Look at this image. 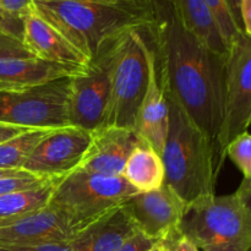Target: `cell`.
<instances>
[{"mask_svg": "<svg viewBox=\"0 0 251 251\" xmlns=\"http://www.w3.org/2000/svg\"><path fill=\"white\" fill-rule=\"evenodd\" d=\"M90 139V131L73 125L53 129L32 151L22 169L48 178H64L77 168Z\"/></svg>", "mask_w": 251, "mask_h": 251, "instance_id": "30bf717a", "label": "cell"}, {"mask_svg": "<svg viewBox=\"0 0 251 251\" xmlns=\"http://www.w3.org/2000/svg\"><path fill=\"white\" fill-rule=\"evenodd\" d=\"M28 127L24 126H16V125L6 124V123H0V144L7 141V140L16 137L19 135L24 134V132L29 131Z\"/></svg>", "mask_w": 251, "mask_h": 251, "instance_id": "1f68e13d", "label": "cell"}, {"mask_svg": "<svg viewBox=\"0 0 251 251\" xmlns=\"http://www.w3.org/2000/svg\"><path fill=\"white\" fill-rule=\"evenodd\" d=\"M166 100L169 129L162 153L164 184L189 205L198 199L215 195L225 158L217 144L208 139L173 100Z\"/></svg>", "mask_w": 251, "mask_h": 251, "instance_id": "3957f363", "label": "cell"}, {"mask_svg": "<svg viewBox=\"0 0 251 251\" xmlns=\"http://www.w3.org/2000/svg\"><path fill=\"white\" fill-rule=\"evenodd\" d=\"M33 10L88 60L131 29L154 20L153 0H32Z\"/></svg>", "mask_w": 251, "mask_h": 251, "instance_id": "7a4b0ae2", "label": "cell"}, {"mask_svg": "<svg viewBox=\"0 0 251 251\" xmlns=\"http://www.w3.org/2000/svg\"><path fill=\"white\" fill-rule=\"evenodd\" d=\"M74 238L68 222L49 205L0 227V248L70 243Z\"/></svg>", "mask_w": 251, "mask_h": 251, "instance_id": "4fadbf2b", "label": "cell"}, {"mask_svg": "<svg viewBox=\"0 0 251 251\" xmlns=\"http://www.w3.org/2000/svg\"><path fill=\"white\" fill-rule=\"evenodd\" d=\"M31 53L26 49L22 41L0 32V59L31 58Z\"/></svg>", "mask_w": 251, "mask_h": 251, "instance_id": "d4e9b609", "label": "cell"}, {"mask_svg": "<svg viewBox=\"0 0 251 251\" xmlns=\"http://www.w3.org/2000/svg\"><path fill=\"white\" fill-rule=\"evenodd\" d=\"M141 140L134 130L105 125L91 131L90 144L75 171L122 176L126 159Z\"/></svg>", "mask_w": 251, "mask_h": 251, "instance_id": "7c38bea8", "label": "cell"}, {"mask_svg": "<svg viewBox=\"0 0 251 251\" xmlns=\"http://www.w3.org/2000/svg\"><path fill=\"white\" fill-rule=\"evenodd\" d=\"M251 120V37L239 32L228 46L226 56L223 117L217 137L221 154L226 158L227 145L248 131Z\"/></svg>", "mask_w": 251, "mask_h": 251, "instance_id": "9c48e42d", "label": "cell"}, {"mask_svg": "<svg viewBox=\"0 0 251 251\" xmlns=\"http://www.w3.org/2000/svg\"><path fill=\"white\" fill-rule=\"evenodd\" d=\"M0 5L21 19H25L34 11L32 0H0Z\"/></svg>", "mask_w": 251, "mask_h": 251, "instance_id": "f546056e", "label": "cell"}, {"mask_svg": "<svg viewBox=\"0 0 251 251\" xmlns=\"http://www.w3.org/2000/svg\"><path fill=\"white\" fill-rule=\"evenodd\" d=\"M70 77L25 90H0V123L28 127L68 126Z\"/></svg>", "mask_w": 251, "mask_h": 251, "instance_id": "52a82bcc", "label": "cell"}, {"mask_svg": "<svg viewBox=\"0 0 251 251\" xmlns=\"http://www.w3.org/2000/svg\"><path fill=\"white\" fill-rule=\"evenodd\" d=\"M169 129V109L157 73L153 49L150 58L149 83L135 118L134 132L162 157Z\"/></svg>", "mask_w": 251, "mask_h": 251, "instance_id": "5bb4252c", "label": "cell"}, {"mask_svg": "<svg viewBox=\"0 0 251 251\" xmlns=\"http://www.w3.org/2000/svg\"><path fill=\"white\" fill-rule=\"evenodd\" d=\"M153 240L137 230L117 251H147L153 245Z\"/></svg>", "mask_w": 251, "mask_h": 251, "instance_id": "f1b7e54d", "label": "cell"}, {"mask_svg": "<svg viewBox=\"0 0 251 251\" xmlns=\"http://www.w3.org/2000/svg\"><path fill=\"white\" fill-rule=\"evenodd\" d=\"M207 4L208 9H210L211 14H212L213 19H215L216 24H217L218 28H220L221 34H222L223 39H225L226 44L229 46L232 39L239 33V29L235 26L234 21L232 19L229 9L227 6L226 0H205Z\"/></svg>", "mask_w": 251, "mask_h": 251, "instance_id": "cb8c5ba5", "label": "cell"}, {"mask_svg": "<svg viewBox=\"0 0 251 251\" xmlns=\"http://www.w3.org/2000/svg\"><path fill=\"white\" fill-rule=\"evenodd\" d=\"M149 27L131 29L115 41L112 92L105 125L134 130L137 109L149 83L152 53Z\"/></svg>", "mask_w": 251, "mask_h": 251, "instance_id": "8992f818", "label": "cell"}, {"mask_svg": "<svg viewBox=\"0 0 251 251\" xmlns=\"http://www.w3.org/2000/svg\"><path fill=\"white\" fill-rule=\"evenodd\" d=\"M199 251H200V250H199Z\"/></svg>", "mask_w": 251, "mask_h": 251, "instance_id": "d590c367", "label": "cell"}, {"mask_svg": "<svg viewBox=\"0 0 251 251\" xmlns=\"http://www.w3.org/2000/svg\"><path fill=\"white\" fill-rule=\"evenodd\" d=\"M251 179L229 195H208L185 206L178 230L200 251H249Z\"/></svg>", "mask_w": 251, "mask_h": 251, "instance_id": "277c9868", "label": "cell"}, {"mask_svg": "<svg viewBox=\"0 0 251 251\" xmlns=\"http://www.w3.org/2000/svg\"><path fill=\"white\" fill-rule=\"evenodd\" d=\"M227 2V6L229 9L230 15H232V19L234 21L235 26L237 28L239 29L240 32H243V26H242V21H240V15H239V5H240V0H226ZM244 33V32H243Z\"/></svg>", "mask_w": 251, "mask_h": 251, "instance_id": "d6a6232c", "label": "cell"}, {"mask_svg": "<svg viewBox=\"0 0 251 251\" xmlns=\"http://www.w3.org/2000/svg\"><path fill=\"white\" fill-rule=\"evenodd\" d=\"M153 5L154 20L147 32L164 96L217 144L227 54L213 53L190 33L169 0H153Z\"/></svg>", "mask_w": 251, "mask_h": 251, "instance_id": "6da1fadb", "label": "cell"}, {"mask_svg": "<svg viewBox=\"0 0 251 251\" xmlns=\"http://www.w3.org/2000/svg\"><path fill=\"white\" fill-rule=\"evenodd\" d=\"M22 43L32 56L49 63L76 68H86L90 63L85 54L34 11L24 19Z\"/></svg>", "mask_w": 251, "mask_h": 251, "instance_id": "9a60e30c", "label": "cell"}, {"mask_svg": "<svg viewBox=\"0 0 251 251\" xmlns=\"http://www.w3.org/2000/svg\"><path fill=\"white\" fill-rule=\"evenodd\" d=\"M0 251H73V248L70 243H48V244L0 248Z\"/></svg>", "mask_w": 251, "mask_h": 251, "instance_id": "83f0119b", "label": "cell"}, {"mask_svg": "<svg viewBox=\"0 0 251 251\" xmlns=\"http://www.w3.org/2000/svg\"><path fill=\"white\" fill-rule=\"evenodd\" d=\"M85 69L49 63L34 56L0 59V90H25L73 77Z\"/></svg>", "mask_w": 251, "mask_h": 251, "instance_id": "2e32d148", "label": "cell"}, {"mask_svg": "<svg viewBox=\"0 0 251 251\" xmlns=\"http://www.w3.org/2000/svg\"><path fill=\"white\" fill-rule=\"evenodd\" d=\"M185 203L166 184L157 190L137 193L123 205L137 230L153 242L178 230Z\"/></svg>", "mask_w": 251, "mask_h": 251, "instance_id": "8fae6325", "label": "cell"}, {"mask_svg": "<svg viewBox=\"0 0 251 251\" xmlns=\"http://www.w3.org/2000/svg\"><path fill=\"white\" fill-rule=\"evenodd\" d=\"M61 178H48V176H38V174L29 173V172L19 171L17 173L12 174V176H5V178L0 179V196L6 195V194L15 193V191H22L28 190V189L37 188L43 184L49 183L51 180Z\"/></svg>", "mask_w": 251, "mask_h": 251, "instance_id": "603a6c76", "label": "cell"}, {"mask_svg": "<svg viewBox=\"0 0 251 251\" xmlns=\"http://www.w3.org/2000/svg\"><path fill=\"white\" fill-rule=\"evenodd\" d=\"M19 171H21V169H0V179L5 178V176H12V174L17 173Z\"/></svg>", "mask_w": 251, "mask_h": 251, "instance_id": "e575fe53", "label": "cell"}, {"mask_svg": "<svg viewBox=\"0 0 251 251\" xmlns=\"http://www.w3.org/2000/svg\"><path fill=\"white\" fill-rule=\"evenodd\" d=\"M0 32L22 41L24 37V19L7 11L0 5Z\"/></svg>", "mask_w": 251, "mask_h": 251, "instance_id": "484cf974", "label": "cell"}, {"mask_svg": "<svg viewBox=\"0 0 251 251\" xmlns=\"http://www.w3.org/2000/svg\"><path fill=\"white\" fill-rule=\"evenodd\" d=\"M162 242H163L166 251H199L198 248L188 238L179 233V230L174 232Z\"/></svg>", "mask_w": 251, "mask_h": 251, "instance_id": "4316f807", "label": "cell"}, {"mask_svg": "<svg viewBox=\"0 0 251 251\" xmlns=\"http://www.w3.org/2000/svg\"><path fill=\"white\" fill-rule=\"evenodd\" d=\"M239 15L243 32L248 37H251V0H240Z\"/></svg>", "mask_w": 251, "mask_h": 251, "instance_id": "4dcf8cb0", "label": "cell"}, {"mask_svg": "<svg viewBox=\"0 0 251 251\" xmlns=\"http://www.w3.org/2000/svg\"><path fill=\"white\" fill-rule=\"evenodd\" d=\"M137 232L123 206L81 230L70 242L73 251H117Z\"/></svg>", "mask_w": 251, "mask_h": 251, "instance_id": "e0dca14e", "label": "cell"}, {"mask_svg": "<svg viewBox=\"0 0 251 251\" xmlns=\"http://www.w3.org/2000/svg\"><path fill=\"white\" fill-rule=\"evenodd\" d=\"M53 129H32L0 144V169H22L37 145Z\"/></svg>", "mask_w": 251, "mask_h": 251, "instance_id": "44dd1931", "label": "cell"}, {"mask_svg": "<svg viewBox=\"0 0 251 251\" xmlns=\"http://www.w3.org/2000/svg\"><path fill=\"white\" fill-rule=\"evenodd\" d=\"M181 25L203 46L220 55L228 53L220 28L205 0H169Z\"/></svg>", "mask_w": 251, "mask_h": 251, "instance_id": "ac0fdd59", "label": "cell"}, {"mask_svg": "<svg viewBox=\"0 0 251 251\" xmlns=\"http://www.w3.org/2000/svg\"><path fill=\"white\" fill-rule=\"evenodd\" d=\"M117 39L100 49L85 70L70 77L69 122L73 126L91 132L105 125L110 104L113 58Z\"/></svg>", "mask_w": 251, "mask_h": 251, "instance_id": "ba28073f", "label": "cell"}, {"mask_svg": "<svg viewBox=\"0 0 251 251\" xmlns=\"http://www.w3.org/2000/svg\"><path fill=\"white\" fill-rule=\"evenodd\" d=\"M225 153L237 166L244 179H251V136L249 131L235 136L227 145Z\"/></svg>", "mask_w": 251, "mask_h": 251, "instance_id": "7402d4cb", "label": "cell"}, {"mask_svg": "<svg viewBox=\"0 0 251 251\" xmlns=\"http://www.w3.org/2000/svg\"><path fill=\"white\" fill-rule=\"evenodd\" d=\"M123 178L139 193H149L164 185V172L162 157L153 149L140 141L126 159Z\"/></svg>", "mask_w": 251, "mask_h": 251, "instance_id": "d6986e66", "label": "cell"}, {"mask_svg": "<svg viewBox=\"0 0 251 251\" xmlns=\"http://www.w3.org/2000/svg\"><path fill=\"white\" fill-rule=\"evenodd\" d=\"M59 180L55 179L37 188L0 196V227L46 207Z\"/></svg>", "mask_w": 251, "mask_h": 251, "instance_id": "ffe728a7", "label": "cell"}, {"mask_svg": "<svg viewBox=\"0 0 251 251\" xmlns=\"http://www.w3.org/2000/svg\"><path fill=\"white\" fill-rule=\"evenodd\" d=\"M137 193L123 176L74 171L58 181L48 205L63 216L76 235Z\"/></svg>", "mask_w": 251, "mask_h": 251, "instance_id": "5b68a950", "label": "cell"}, {"mask_svg": "<svg viewBox=\"0 0 251 251\" xmlns=\"http://www.w3.org/2000/svg\"><path fill=\"white\" fill-rule=\"evenodd\" d=\"M147 251H166V248H164V244L162 240H157Z\"/></svg>", "mask_w": 251, "mask_h": 251, "instance_id": "836d02e7", "label": "cell"}]
</instances>
